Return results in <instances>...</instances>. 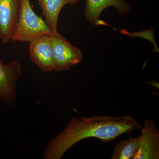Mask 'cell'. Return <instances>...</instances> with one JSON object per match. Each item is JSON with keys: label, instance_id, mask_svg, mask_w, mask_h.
<instances>
[{"label": "cell", "instance_id": "6da1fadb", "mask_svg": "<svg viewBox=\"0 0 159 159\" xmlns=\"http://www.w3.org/2000/svg\"><path fill=\"white\" fill-rule=\"evenodd\" d=\"M141 128L129 115L120 117H74L64 129L47 144L43 151L44 159H61L73 145L87 138H96L102 142H109L121 135Z\"/></svg>", "mask_w": 159, "mask_h": 159}, {"label": "cell", "instance_id": "7a4b0ae2", "mask_svg": "<svg viewBox=\"0 0 159 159\" xmlns=\"http://www.w3.org/2000/svg\"><path fill=\"white\" fill-rule=\"evenodd\" d=\"M46 34L53 33L45 20L34 12L29 0H21L18 21L11 40L29 42L35 38Z\"/></svg>", "mask_w": 159, "mask_h": 159}, {"label": "cell", "instance_id": "3957f363", "mask_svg": "<svg viewBox=\"0 0 159 159\" xmlns=\"http://www.w3.org/2000/svg\"><path fill=\"white\" fill-rule=\"evenodd\" d=\"M52 49L54 70H67L82 61L83 54L80 50L71 44L57 31L52 35Z\"/></svg>", "mask_w": 159, "mask_h": 159}, {"label": "cell", "instance_id": "277c9868", "mask_svg": "<svg viewBox=\"0 0 159 159\" xmlns=\"http://www.w3.org/2000/svg\"><path fill=\"white\" fill-rule=\"evenodd\" d=\"M22 67L16 61L5 64L0 58V99L10 107L16 104V84L21 76Z\"/></svg>", "mask_w": 159, "mask_h": 159}, {"label": "cell", "instance_id": "5b68a950", "mask_svg": "<svg viewBox=\"0 0 159 159\" xmlns=\"http://www.w3.org/2000/svg\"><path fill=\"white\" fill-rule=\"evenodd\" d=\"M52 35L46 34L35 38L29 42V57L42 70H54L52 56Z\"/></svg>", "mask_w": 159, "mask_h": 159}, {"label": "cell", "instance_id": "8992f818", "mask_svg": "<svg viewBox=\"0 0 159 159\" xmlns=\"http://www.w3.org/2000/svg\"><path fill=\"white\" fill-rule=\"evenodd\" d=\"M139 148L133 159H159V131L152 119L145 120Z\"/></svg>", "mask_w": 159, "mask_h": 159}, {"label": "cell", "instance_id": "52a82bcc", "mask_svg": "<svg viewBox=\"0 0 159 159\" xmlns=\"http://www.w3.org/2000/svg\"><path fill=\"white\" fill-rule=\"evenodd\" d=\"M21 0H0V40L6 43L11 39L17 25Z\"/></svg>", "mask_w": 159, "mask_h": 159}, {"label": "cell", "instance_id": "ba28073f", "mask_svg": "<svg viewBox=\"0 0 159 159\" xmlns=\"http://www.w3.org/2000/svg\"><path fill=\"white\" fill-rule=\"evenodd\" d=\"M113 6L124 15L130 11V4L125 0H86L84 14L89 23L97 25L99 16L102 11L108 7Z\"/></svg>", "mask_w": 159, "mask_h": 159}, {"label": "cell", "instance_id": "9c48e42d", "mask_svg": "<svg viewBox=\"0 0 159 159\" xmlns=\"http://www.w3.org/2000/svg\"><path fill=\"white\" fill-rule=\"evenodd\" d=\"M42 10L45 21L49 29L54 33L57 32L58 16L64 6L70 4L75 6L81 0H37Z\"/></svg>", "mask_w": 159, "mask_h": 159}, {"label": "cell", "instance_id": "30bf717a", "mask_svg": "<svg viewBox=\"0 0 159 159\" xmlns=\"http://www.w3.org/2000/svg\"><path fill=\"white\" fill-rule=\"evenodd\" d=\"M140 137L131 138L122 140L117 144L113 151L111 159H130L133 158L138 150Z\"/></svg>", "mask_w": 159, "mask_h": 159}]
</instances>
